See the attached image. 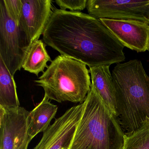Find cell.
<instances>
[{
	"label": "cell",
	"mask_w": 149,
	"mask_h": 149,
	"mask_svg": "<svg viewBox=\"0 0 149 149\" xmlns=\"http://www.w3.org/2000/svg\"><path fill=\"white\" fill-rule=\"evenodd\" d=\"M99 19L125 47L139 53L149 50V23L132 20Z\"/></svg>",
	"instance_id": "obj_10"
},
{
	"label": "cell",
	"mask_w": 149,
	"mask_h": 149,
	"mask_svg": "<svg viewBox=\"0 0 149 149\" xmlns=\"http://www.w3.org/2000/svg\"><path fill=\"white\" fill-rule=\"evenodd\" d=\"M46 44L42 40H36L33 42L29 49L22 65L24 70L38 76L40 72L44 73L47 63L52 61L46 49Z\"/></svg>",
	"instance_id": "obj_13"
},
{
	"label": "cell",
	"mask_w": 149,
	"mask_h": 149,
	"mask_svg": "<svg viewBox=\"0 0 149 149\" xmlns=\"http://www.w3.org/2000/svg\"><path fill=\"white\" fill-rule=\"evenodd\" d=\"M123 149H149V118L137 130L125 134Z\"/></svg>",
	"instance_id": "obj_15"
},
{
	"label": "cell",
	"mask_w": 149,
	"mask_h": 149,
	"mask_svg": "<svg viewBox=\"0 0 149 149\" xmlns=\"http://www.w3.org/2000/svg\"><path fill=\"white\" fill-rule=\"evenodd\" d=\"M0 106L6 109L20 107L14 78L1 58Z\"/></svg>",
	"instance_id": "obj_14"
},
{
	"label": "cell",
	"mask_w": 149,
	"mask_h": 149,
	"mask_svg": "<svg viewBox=\"0 0 149 149\" xmlns=\"http://www.w3.org/2000/svg\"><path fill=\"white\" fill-rule=\"evenodd\" d=\"M89 15L98 19L132 20L149 24V0H88Z\"/></svg>",
	"instance_id": "obj_6"
},
{
	"label": "cell",
	"mask_w": 149,
	"mask_h": 149,
	"mask_svg": "<svg viewBox=\"0 0 149 149\" xmlns=\"http://www.w3.org/2000/svg\"><path fill=\"white\" fill-rule=\"evenodd\" d=\"M19 27L29 47L39 40L53 13L51 0H21Z\"/></svg>",
	"instance_id": "obj_9"
},
{
	"label": "cell",
	"mask_w": 149,
	"mask_h": 149,
	"mask_svg": "<svg viewBox=\"0 0 149 149\" xmlns=\"http://www.w3.org/2000/svg\"><path fill=\"white\" fill-rule=\"evenodd\" d=\"M83 103L82 115L69 149H123L125 133L91 87Z\"/></svg>",
	"instance_id": "obj_3"
},
{
	"label": "cell",
	"mask_w": 149,
	"mask_h": 149,
	"mask_svg": "<svg viewBox=\"0 0 149 149\" xmlns=\"http://www.w3.org/2000/svg\"><path fill=\"white\" fill-rule=\"evenodd\" d=\"M111 74L117 119L125 133L130 134L149 118V76L136 59L117 64Z\"/></svg>",
	"instance_id": "obj_2"
},
{
	"label": "cell",
	"mask_w": 149,
	"mask_h": 149,
	"mask_svg": "<svg viewBox=\"0 0 149 149\" xmlns=\"http://www.w3.org/2000/svg\"><path fill=\"white\" fill-rule=\"evenodd\" d=\"M83 109L84 103H80L56 119L33 149H69Z\"/></svg>",
	"instance_id": "obj_8"
},
{
	"label": "cell",
	"mask_w": 149,
	"mask_h": 149,
	"mask_svg": "<svg viewBox=\"0 0 149 149\" xmlns=\"http://www.w3.org/2000/svg\"><path fill=\"white\" fill-rule=\"evenodd\" d=\"M42 41L61 55L89 68L124 61V46L101 22L89 14L54 8Z\"/></svg>",
	"instance_id": "obj_1"
},
{
	"label": "cell",
	"mask_w": 149,
	"mask_h": 149,
	"mask_svg": "<svg viewBox=\"0 0 149 149\" xmlns=\"http://www.w3.org/2000/svg\"><path fill=\"white\" fill-rule=\"evenodd\" d=\"M109 66L89 68L91 87L101 97L108 109L117 118L116 103L112 74Z\"/></svg>",
	"instance_id": "obj_11"
},
{
	"label": "cell",
	"mask_w": 149,
	"mask_h": 149,
	"mask_svg": "<svg viewBox=\"0 0 149 149\" xmlns=\"http://www.w3.org/2000/svg\"><path fill=\"white\" fill-rule=\"evenodd\" d=\"M3 2L8 17L19 26L22 7L21 0H3Z\"/></svg>",
	"instance_id": "obj_16"
},
{
	"label": "cell",
	"mask_w": 149,
	"mask_h": 149,
	"mask_svg": "<svg viewBox=\"0 0 149 149\" xmlns=\"http://www.w3.org/2000/svg\"><path fill=\"white\" fill-rule=\"evenodd\" d=\"M30 47L19 27L8 17L0 0V58L11 75L20 70Z\"/></svg>",
	"instance_id": "obj_5"
},
{
	"label": "cell",
	"mask_w": 149,
	"mask_h": 149,
	"mask_svg": "<svg viewBox=\"0 0 149 149\" xmlns=\"http://www.w3.org/2000/svg\"><path fill=\"white\" fill-rule=\"evenodd\" d=\"M42 87L45 95L59 103H82L91 87L89 71L84 63L59 55L35 81Z\"/></svg>",
	"instance_id": "obj_4"
},
{
	"label": "cell",
	"mask_w": 149,
	"mask_h": 149,
	"mask_svg": "<svg viewBox=\"0 0 149 149\" xmlns=\"http://www.w3.org/2000/svg\"><path fill=\"white\" fill-rule=\"evenodd\" d=\"M57 105L51 103L44 95L42 101L31 111L29 115V135L33 139L40 132H44L50 126V122L57 112Z\"/></svg>",
	"instance_id": "obj_12"
},
{
	"label": "cell",
	"mask_w": 149,
	"mask_h": 149,
	"mask_svg": "<svg viewBox=\"0 0 149 149\" xmlns=\"http://www.w3.org/2000/svg\"><path fill=\"white\" fill-rule=\"evenodd\" d=\"M88 0H56V4L61 10L69 9L70 12H80L87 6Z\"/></svg>",
	"instance_id": "obj_17"
},
{
	"label": "cell",
	"mask_w": 149,
	"mask_h": 149,
	"mask_svg": "<svg viewBox=\"0 0 149 149\" xmlns=\"http://www.w3.org/2000/svg\"><path fill=\"white\" fill-rule=\"evenodd\" d=\"M148 51H149V50H148Z\"/></svg>",
	"instance_id": "obj_18"
},
{
	"label": "cell",
	"mask_w": 149,
	"mask_h": 149,
	"mask_svg": "<svg viewBox=\"0 0 149 149\" xmlns=\"http://www.w3.org/2000/svg\"><path fill=\"white\" fill-rule=\"evenodd\" d=\"M30 111L23 107L6 109L0 106V149H28Z\"/></svg>",
	"instance_id": "obj_7"
}]
</instances>
